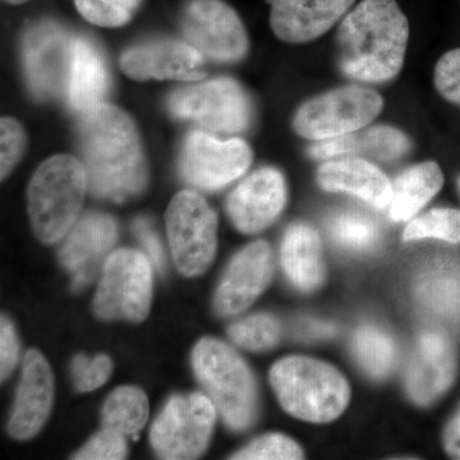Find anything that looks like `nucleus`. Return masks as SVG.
Returning a JSON list of instances; mask_svg holds the SVG:
<instances>
[{
  "instance_id": "f257e3e1",
  "label": "nucleus",
  "mask_w": 460,
  "mask_h": 460,
  "mask_svg": "<svg viewBox=\"0 0 460 460\" xmlns=\"http://www.w3.org/2000/svg\"><path fill=\"white\" fill-rule=\"evenodd\" d=\"M78 142L93 195L120 202L145 189L147 168L140 136L122 109L102 102L84 113Z\"/></svg>"
},
{
  "instance_id": "f03ea898",
  "label": "nucleus",
  "mask_w": 460,
  "mask_h": 460,
  "mask_svg": "<svg viewBox=\"0 0 460 460\" xmlns=\"http://www.w3.org/2000/svg\"><path fill=\"white\" fill-rule=\"evenodd\" d=\"M410 22L396 0H362L341 21L338 66L349 80L383 84L404 66Z\"/></svg>"
},
{
  "instance_id": "7ed1b4c3",
  "label": "nucleus",
  "mask_w": 460,
  "mask_h": 460,
  "mask_svg": "<svg viewBox=\"0 0 460 460\" xmlns=\"http://www.w3.org/2000/svg\"><path fill=\"white\" fill-rule=\"evenodd\" d=\"M270 381L281 407L307 422L337 420L350 399L348 381L337 368L307 357H287L275 363Z\"/></svg>"
},
{
  "instance_id": "20e7f679",
  "label": "nucleus",
  "mask_w": 460,
  "mask_h": 460,
  "mask_svg": "<svg viewBox=\"0 0 460 460\" xmlns=\"http://www.w3.org/2000/svg\"><path fill=\"white\" fill-rule=\"evenodd\" d=\"M89 189L86 169L69 155L51 156L39 166L30 181L27 199L36 237L56 243L74 228Z\"/></svg>"
},
{
  "instance_id": "39448f33",
  "label": "nucleus",
  "mask_w": 460,
  "mask_h": 460,
  "mask_svg": "<svg viewBox=\"0 0 460 460\" xmlns=\"http://www.w3.org/2000/svg\"><path fill=\"white\" fill-rule=\"evenodd\" d=\"M192 366L228 428L234 431L250 428L257 414V389L243 358L224 341L204 338L193 349Z\"/></svg>"
},
{
  "instance_id": "423d86ee",
  "label": "nucleus",
  "mask_w": 460,
  "mask_h": 460,
  "mask_svg": "<svg viewBox=\"0 0 460 460\" xmlns=\"http://www.w3.org/2000/svg\"><path fill=\"white\" fill-rule=\"evenodd\" d=\"M383 109V96L371 87H335L308 99L298 108L293 118V131L305 140H332L367 128Z\"/></svg>"
},
{
  "instance_id": "0eeeda50",
  "label": "nucleus",
  "mask_w": 460,
  "mask_h": 460,
  "mask_svg": "<svg viewBox=\"0 0 460 460\" xmlns=\"http://www.w3.org/2000/svg\"><path fill=\"white\" fill-rule=\"evenodd\" d=\"M151 295L153 271L147 257L135 250H118L102 268L93 310L100 320L142 323L150 311Z\"/></svg>"
},
{
  "instance_id": "6e6552de",
  "label": "nucleus",
  "mask_w": 460,
  "mask_h": 460,
  "mask_svg": "<svg viewBox=\"0 0 460 460\" xmlns=\"http://www.w3.org/2000/svg\"><path fill=\"white\" fill-rule=\"evenodd\" d=\"M175 266L186 277L202 274L213 262L217 246V217L201 196L181 190L165 214Z\"/></svg>"
},
{
  "instance_id": "1a4fd4ad",
  "label": "nucleus",
  "mask_w": 460,
  "mask_h": 460,
  "mask_svg": "<svg viewBox=\"0 0 460 460\" xmlns=\"http://www.w3.org/2000/svg\"><path fill=\"white\" fill-rule=\"evenodd\" d=\"M208 396L193 393L175 395L154 422L150 440L162 459H196L204 454L217 420Z\"/></svg>"
},
{
  "instance_id": "9d476101",
  "label": "nucleus",
  "mask_w": 460,
  "mask_h": 460,
  "mask_svg": "<svg viewBox=\"0 0 460 460\" xmlns=\"http://www.w3.org/2000/svg\"><path fill=\"white\" fill-rule=\"evenodd\" d=\"M169 109L181 119L228 135L246 131L252 117L246 91L232 78H217L178 90L169 100Z\"/></svg>"
},
{
  "instance_id": "9b49d317",
  "label": "nucleus",
  "mask_w": 460,
  "mask_h": 460,
  "mask_svg": "<svg viewBox=\"0 0 460 460\" xmlns=\"http://www.w3.org/2000/svg\"><path fill=\"white\" fill-rule=\"evenodd\" d=\"M181 27L190 45L217 62H238L248 53L243 22L224 0H192L184 9Z\"/></svg>"
},
{
  "instance_id": "f8f14e48",
  "label": "nucleus",
  "mask_w": 460,
  "mask_h": 460,
  "mask_svg": "<svg viewBox=\"0 0 460 460\" xmlns=\"http://www.w3.org/2000/svg\"><path fill=\"white\" fill-rule=\"evenodd\" d=\"M75 38L56 22H40L23 40L27 84L38 98L50 99L66 91Z\"/></svg>"
},
{
  "instance_id": "ddd939ff",
  "label": "nucleus",
  "mask_w": 460,
  "mask_h": 460,
  "mask_svg": "<svg viewBox=\"0 0 460 460\" xmlns=\"http://www.w3.org/2000/svg\"><path fill=\"white\" fill-rule=\"evenodd\" d=\"M252 151L241 138L217 140L202 132L190 133L181 148L180 168L184 180L202 190H217L246 172Z\"/></svg>"
},
{
  "instance_id": "4468645a",
  "label": "nucleus",
  "mask_w": 460,
  "mask_h": 460,
  "mask_svg": "<svg viewBox=\"0 0 460 460\" xmlns=\"http://www.w3.org/2000/svg\"><path fill=\"white\" fill-rule=\"evenodd\" d=\"M274 274L271 248L257 241L232 260L215 295V310L233 316L250 307L270 284Z\"/></svg>"
},
{
  "instance_id": "2eb2a0df",
  "label": "nucleus",
  "mask_w": 460,
  "mask_h": 460,
  "mask_svg": "<svg viewBox=\"0 0 460 460\" xmlns=\"http://www.w3.org/2000/svg\"><path fill=\"white\" fill-rule=\"evenodd\" d=\"M118 228L107 214L91 213L75 224L60 248L59 260L74 279L75 289L86 287L104 268L109 251L117 241Z\"/></svg>"
},
{
  "instance_id": "dca6fc26",
  "label": "nucleus",
  "mask_w": 460,
  "mask_h": 460,
  "mask_svg": "<svg viewBox=\"0 0 460 460\" xmlns=\"http://www.w3.org/2000/svg\"><path fill=\"white\" fill-rule=\"evenodd\" d=\"M286 201L287 184L283 174L275 168H262L233 190L226 208L239 232L255 234L279 217Z\"/></svg>"
},
{
  "instance_id": "f3484780",
  "label": "nucleus",
  "mask_w": 460,
  "mask_h": 460,
  "mask_svg": "<svg viewBox=\"0 0 460 460\" xmlns=\"http://www.w3.org/2000/svg\"><path fill=\"white\" fill-rule=\"evenodd\" d=\"M204 56L189 42L160 40L138 45L120 58L124 75L136 81H199Z\"/></svg>"
},
{
  "instance_id": "a211bd4d",
  "label": "nucleus",
  "mask_w": 460,
  "mask_h": 460,
  "mask_svg": "<svg viewBox=\"0 0 460 460\" xmlns=\"http://www.w3.org/2000/svg\"><path fill=\"white\" fill-rule=\"evenodd\" d=\"M356 0H271L270 26L288 44H305L330 31Z\"/></svg>"
},
{
  "instance_id": "6ab92c4d",
  "label": "nucleus",
  "mask_w": 460,
  "mask_h": 460,
  "mask_svg": "<svg viewBox=\"0 0 460 460\" xmlns=\"http://www.w3.org/2000/svg\"><path fill=\"white\" fill-rule=\"evenodd\" d=\"M53 399L54 378L49 363L38 350H29L8 425L12 438L25 441L38 435L49 417Z\"/></svg>"
},
{
  "instance_id": "aec40b11",
  "label": "nucleus",
  "mask_w": 460,
  "mask_h": 460,
  "mask_svg": "<svg viewBox=\"0 0 460 460\" xmlns=\"http://www.w3.org/2000/svg\"><path fill=\"white\" fill-rule=\"evenodd\" d=\"M456 376L452 341L438 332H423L408 367V394L417 404H431L452 386Z\"/></svg>"
},
{
  "instance_id": "412c9836",
  "label": "nucleus",
  "mask_w": 460,
  "mask_h": 460,
  "mask_svg": "<svg viewBox=\"0 0 460 460\" xmlns=\"http://www.w3.org/2000/svg\"><path fill=\"white\" fill-rule=\"evenodd\" d=\"M316 180L323 190L350 193L378 210L389 208L392 202V181L376 165L362 157L326 160L317 169Z\"/></svg>"
},
{
  "instance_id": "4be33fe9",
  "label": "nucleus",
  "mask_w": 460,
  "mask_h": 460,
  "mask_svg": "<svg viewBox=\"0 0 460 460\" xmlns=\"http://www.w3.org/2000/svg\"><path fill=\"white\" fill-rule=\"evenodd\" d=\"M411 148L410 137L392 126L363 128L343 137L320 141L308 150L311 157L319 160L337 157L370 155L383 162H392L407 155Z\"/></svg>"
},
{
  "instance_id": "5701e85b",
  "label": "nucleus",
  "mask_w": 460,
  "mask_h": 460,
  "mask_svg": "<svg viewBox=\"0 0 460 460\" xmlns=\"http://www.w3.org/2000/svg\"><path fill=\"white\" fill-rule=\"evenodd\" d=\"M281 265L293 286L313 292L325 278L319 233L305 223L288 228L281 243Z\"/></svg>"
},
{
  "instance_id": "b1692460",
  "label": "nucleus",
  "mask_w": 460,
  "mask_h": 460,
  "mask_svg": "<svg viewBox=\"0 0 460 460\" xmlns=\"http://www.w3.org/2000/svg\"><path fill=\"white\" fill-rule=\"evenodd\" d=\"M108 90V72L95 45L86 39L75 38L74 56L66 95L69 105L84 114L98 107Z\"/></svg>"
},
{
  "instance_id": "393cba45",
  "label": "nucleus",
  "mask_w": 460,
  "mask_h": 460,
  "mask_svg": "<svg viewBox=\"0 0 460 460\" xmlns=\"http://www.w3.org/2000/svg\"><path fill=\"white\" fill-rule=\"evenodd\" d=\"M443 186L444 174L438 163L425 162L411 166L393 183L390 217L394 222L411 219L440 192Z\"/></svg>"
},
{
  "instance_id": "a878e982",
  "label": "nucleus",
  "mask_w": 460,
  "mask_h": 460,
  "mask_svg": "<svg viewBox=\"0 0 460 460\" xmlns=\"http://www.w3.org/2000/svg\"><path fill=\"white\" fill-rule=\"evenodd\" d=\"M148 419L147 396L135 386L115 389L102 408V429L118 432L124 438L140 434Z\"/></svg>"
},
{
  "instance_id": "bb28decb",
  "label": "nucleus",
  "mask_w": 460,
  "mask_h": 460,
  "mask_svg": "<svg viewBox=\"0 0 460 460\" xmlns=\"http://www.w3.org/2000/svg\"><path fill=\"white\" fill-rule=\"evenodd\" d=\"M353 352L363 370L375 378L389 375L398 356L392 337L371 325L357 330L353 339Z\"/></svg>"
},
{
  "instance_id": "cd10ccee",
  "label": "nucleus",
  "mask_w": 460,
  "mask_h": 460,
  "mask_svg": "<svg viewBox=\"0 0 460 460\" xmlns=\"http://www.w3.org/2000/svg\"><path fill=\"white\" fill-rule=\"evenodd\" d=\"M332 241L350 251H365L374 247L378 239L376 223L366 215L345 211L335 215L329 223Z\"/></svg>"
},
{
  "instance_id": "c85d7f7f",
  "label": "nucleus",
  "mask_w": 460,
  "mask_h": 460,
  "mask_svg": "<svg viewBox=\"0 0 460 460\" xmlns=\"http://www.w3.org/2000/svg\"><path fill=\"white\" fill-rule=\"evenodd\" d=\"M405 241L434 238L447 243H460V211L456 208H434L411 220L404 230Z\"/></svg>"
},
{
  "instance_id": "c756f323",
  "label": "nucleus",
  "mask_w": 460,
  "mask_h": 460,
  "mask_svg": "<svg viewBox=\"0 0 460 460\" xmlns=\"http://www.w3.org/2000/svg\"><path fill=\"white\" fill-rule=\"evenodd\" d=\"M229 337L248 350H265L280 338V325L270 314H253L230 326Z\"/></svg>"
},
{
  "instance_id": "7c9ffc66",
  "label": "nucleus",
  "mask_w": 460,
  "mask_h": 460,
  "mask_svg": "<svg viewBox=\"0 0 460 460\" xmlns=\"http://www.w3.org/2000/svg\"><path fill=\"white\" fill-rule=\"evenodd\" d=\"M75 8L89 22L102 27H119L131 21L141 0H75Z\"/></svg>"
},
{
  "instance_id": "2f4dec72",
  "label": "nucleus",
  "mask_w": 460,
  "mask_h": 460,
  "mask_svg": "<svg viewBox=\"0 0 460 460\" xmlns=\"http://www.w3.org/2000/svg\"><path fill=\"white\" fill-rule=\"evenodd\" d=\"M299 445L288 436L270 434L257 438L243 450L232 456L239 460H295L304 459Z\"/></svg>"
},
{
  "instance_id": "473e14b6",
  "label": "nucleus",
  "mask_w": 460,
  "mask_h": 460,
  "mask_svg": "<svg viewBox=\"0 0 460 460\" xmlns=\"http://www.w3.org/2000/svg\"><path fill=\"white\" fill-rule=\"evenodd\" d=\"M456 290L458 288L456 279L447 277L438 269L425 272L417 284V295L420 298L438 311H449L456 307V302L458 301Z\"/></svg>"
},
{
  "instance_id": "72a5a7b5",
  "label": "nucleus",
  "mask_w": 460,
  "mask_h": 460,
  "mask_svg": "<svg viewBox=\"0 0 460 460\" xmlns=\"http://www.w3.org/2000/svg\"><path fill=\"white\" fill-rule=\"evenodd\" d=\"M113 371V362L105 354L95 358H87L84 354H78L72 362V376L75 389L81 393L93 392L104 385Z\"/></svg>"
},
{
  "instance_id": "f704fd0d",
  "label": "nucleus",
  "mask_w": 460,
  "mask_h": 460,
  "mask_svg": "<svg viewBox=\"0 0 460 460\" xmlns=\"http://www.w3.org/2000/svg\"><path fill=\"white\" fill-rule=\"evenodd\" d=\"M0 142H2L0 174H2V180H5L25 154L27 142L25 129L13 118H2Z\"/></svg>"
},
{
  "instance_id": "c9c22d12",
  "label": "nucleus",
  "mask_w": 460,
  "mask_h": 460,
  "mask_svg": "<svg viewBox=\"0 0 460 460\" xmlns=\"http://www.w3.org/2000/svg\"><path fill=\"white\" fill-rule=\"evenodd\" d=\"M434 84L445 100L460 108V48L447 51L436 63Z\"/></svg>"
},
{
  "instance_id": "e433bc0d",
  "label": "nucleus",
  "mask_w": 460,
  "mask_h": 460,
  "mask_svg": "<svg viewBox=\"0 0 460 460\" xmlns=\"http://www.w3.org/2000/svg\"><path fill=\"white\" fill-rule=\"evenodd\" d=\"M127 456L126 438L118 432L102 429V432L75 454L78 460H119Z\"/></svg>"
},
{
  "instance_id": "4c0bfd02",
  "label": "nucleus",
  "mask_w": 460,
  "mask_h": 460,
  "mask_svg": "<svg viewBox=\"0 0 460 460\" xmlns=\"http://www.w3.org/2000/svg\"><path fill=\"white\" fill-rule=\"evenodd\" d=\"M18 352H20V345H18L16 330L7 317L2 316V323H0V375H2V380H5L13 371L14 366L17 365Z\"/></svg>"
},
{
  "instance_id": "58836bf2",
  "label": "nucleus",
  "mask_w": 460,
  "mask_h": 460,
  "mask_svg": "<svg viewBox=\"0 0 460 460\" xmlns=\"http://www.w3.org/2000/svg\"><path fill=\"white\" fill-rule=\"evenodd\" d=\"M133 230H135V234L140 239L142 246H144L145 251L147 252L148 259L155 266L156 270L164 271V252H163L162 244H160L155 233L151 229L150 224L144 219L136 220L135 224H133Z\"/></svg>"
},
{
  "instance_id": "ea45409f",
  "label": "nucleus",
  "mask_w": 460,
  "mask_h": 460,
  "mask_svg": "<svg viewBox=\"0 0 460 460\" xmlns=\"http://www.w3.org/2000/svg\"><path fill=\"white\" fill-rule=\"evenodd\" d=\"M445 450L454 459H460V407L444 432Z\"/></svg>"
},
{
  "instance_id": "a19ab883",
  "label": "nucleus",
  "mask_w": 460,
  "mask_h": 460,
  "mask_svg": "<svg viewBox=\"0 0 460 460\" xmlns=\"http://www.w3.org/2000/svg\"><path fill=\"white\" fill-rule=\"evenodd\" d=\"M4 2L9 3V4H22V3L29 2V0H4Z\"/></svg>"
},
{
  "instance_id": "79ce46f5",
  "label": "nucleus",
  "mask_w": 460,
  "mask_h": 460,
  "mask_svg": "<svg viewBox=\"0 0 460 460\" xmlns=\"http://www.w3.org/2000/svg\"><path fill=\"white\" fill-rule=\"evenodd\" d=\"M458 186H459V192H460V177H459V181H458Z\"/></svg>"
}]
</instances>
